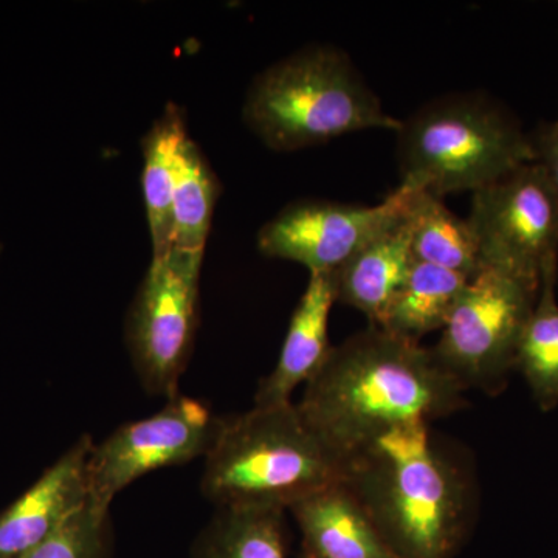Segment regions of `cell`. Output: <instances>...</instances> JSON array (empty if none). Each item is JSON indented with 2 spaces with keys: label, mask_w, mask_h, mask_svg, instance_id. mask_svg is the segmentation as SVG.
I'll list each match as a JSON object with an SVG mask.
<instances>
[{
  "label": "cell",
  "mask_w": 558,
  "mask_h": 558,
  "mask_svg": "<svg viewBox=\"0 0 558 558\" xmlns=\"http://www.w3.org/2000/svg\"><path fill=\"white\" fill-rule=\"evenodd\" d=\"M465 395L432 348L369 325L332 348L296 409L344 462L389 429L468 409Z\"/></svg>",
  "instance_id": "obj_1"
},
{
  "label": "cell",
  "mask_w": 558,
  "mask_h": 558,
  "mask_svg": "<svg viewBox=\"0 0 558 558\" xmlns=\"http://www.w3.org/2000/svg\"><path fill=\"white\" fill-rule=\"evenodd\" d=\"M343 483L399 558H457L478 519L472 469L425 422L389 429L354 451Z\"/></svg>",
  "instance_id": "obj_2"
},
{
  "label": "cell",
  "mask_w": 558,
  "mask_h": 558,
  "mask_svg": "<svg viewBox=\"0 0 558 558\" xmlns=\"http://www.w3.org/2000/svg\"><path fill=\"white\" fill-rule=\"evenodd\" d=\"M242 119L275 153L325 145L352 132L400 128L347 51L332 44H310L258 73Z\"/></svg>",
  "instance_id": "obj_3"
},
{
  "label": "cell",
  "mask_w": 558,
  "mask_h": 558,
  "mask_svg": "<svg viewBox=\"0 0 558 558\" xmlns=\"http://www.w3.org/2000/svg\"><path fill=\"white\" fill-rule=\"evenodd\" d=\"M201 490L215 508L289 510L343 481L344 462L304 422L296 403L222 417L204 458Z\"/></svg>",
  "instance_id": "obj_4"
},
{
  "label": "cell",
  "mask_w": 558,
  "mask_h": 558,
  "mask_svg": "<svg viewBox=\"0 0 558 558\" xmlns=\"http://www.w3.org/2000/svg\"><path fill=\"white\" fill-rule=\"evenodd\" d=\"M402 182L435 194L475 193L535 161L531 134L486 92L433 98L396 131Z\"/></svg>",
  "instance_id": "obj_5"
},
{
  "label": "cell",
  "mask_w": 558,
  "mask_h": 558,
  "mask_svg": "<svg viewBox=\"0 0 558 558\" xmlns=\"http://www.w3.org/2000/svg\"><path fill=\"white\" fill-rule=\"evenodd\" d=\"M539 286L483 269L470 279L433 354L459 385L499 396L517 369L521 337Z\"/></svg>",
  "instance_id": "obj_6"
},
{
  "label": "cell",
  "mask_w": 558,
  "mask_h": 558,
  "mask_svg": "<svg viewBox=\"0 0 558 558\" xmlns=\"http://www.w3.org/2000/svg\"><path fill=\"white\" fill-rule=\"evenodd\" d=\"M202 260L204 255L178 248L153 258L128 311L124 341L148 395H180L199 329Z\"/></svg>",
  "instance_id": "obj_7"
},
{
  "label": "cell",
  "mask_w": 558,
  "mask_h": 558,
  "mask_svg": "<svg viewBox=\"0 0 558 558\" xmlns=\"http://www.w3.org/2000/svg\"><path fill=\"white\" fill-rule=\"evenodd\" d=\"M468 220L483 269L538 288L546 264L558 258L557 202L537 161L472 193Z\"/></svg>",
  "instance_id": "obj_8"
},
{
  "label": "cell",
  "mask_w": 558,
  "mask_h": 558,
  "mask_svg": "<svg viewBox=\"0 0 558 558\" xmlns=\"http://www.w3.org/2000/svg\"><path fill=\"white\" fill-rule=\"evenodd\" d=\"M220 424L222 417L207 403L178 395L159 413L121 425L90 451L89 502L110 509L113 498L142 476L207 457Z\"/></svg>",
  "instance_id": "obj_9"
},
{
  "label": "cell",
  "mask_w": 558,
  "mask_h": 558,
  "mask_svg": "<svg viewBox=\"0 0 558 558\" xmlns=\"http://www.w3.org/2000/svg\"><path fill=\"white\" fill-rule=\"evenodd\" d=\"M410 191V185L400 183L377 205L326 199L292 202L260 227L259 252L267 258L299 263L310 274L336 271L398 215Z\"/></svg>",
  "instance_id": "obj_10"
},
{
  "label": "cell",
  "mask_w": 558,
  "mask_h": 558,
  "mask_svg": "<svg viewBox=\"0 0 558 558\" xmlns=\"http://www.w3.org/2000/svg\"><path fill=\"white\" fill-rule=\"evenodd\" d=\"M94 446L90 435H81L35 484L0 512V558L24 557L86 506L87 462Z\"/></svg>",
  "instance_id": "obj_11"
},
{
  "label": "cell",
  "mask_w": 558,
  "mask_h": 558,
  "mask_svg": "<svg viewBox=\"0 0 558 558\" xmlns=\"http://www.w3.org/2000/svg\"><path fill=\"white\" fill-rule=\"evenodd\" d=\"M336 299L332 271L311 274L292 317L277 365L259 381L255 407L292 403L295 389L322 369L333 344L329 340V315Z\"/></svg>",
  "instance_id": "obj_12"
},
{
  "label": "cell",
  "mask_w": 558,
  "mask_h": 558,
  "mask_svg": "<svg viewBox=\"0 0 558 558\" xmlns=\"http://www.w3.org/2000/svg\"><path fill=\"white\" fill-rule=\"evenodd\" d=\"M409 199L398 215L332 271L337 303L362 312L373 326L380 325L389 301L414 263L407 218Z\"/></svg>",
  "instance_id": "obj_13"
},
{
  "label": "cell",
  "mask_w": 558,
  "mask_h": 558,
  "mask_svg": "<svg viewBox=\"0 0 558 558\" xmlns=\"http://www.w3.org/2000/svg\"><path fill=\"white\" fill-rule=\"evenodd\" d=\"M311 558H399L343 481L290 506Z\"/></svg>",
  "instance_id": "obj_14"
},
{
  "label": "cell",
  "mask_w": 558,
  "mask_h": 558,
  "mask_svg": "<svg viewBox=\"0 0 558 558\" xmlns=\"http://www.w3.org/2000/svg\"><path fill=\"white\" fill-rule=\"evenodd\" d=\"M189 137L183 109L170 102L142 140V190L153 242V258H163L172 250L175 168L180 149Z\"/></svg>",
  "instance_id": "obj_15"
},
{
  "label": "cell",
  "mask_w": 558,
  "mask_h": 558,
  "mask_svg": "<svg viewBox=\"0 0 558 558\" xmlns=\"http://www.w3.org/2000/svg\"><path fill=\"white\" fill-rule=\"evenodd\" d=\"M469 281L470 278L457 271L414 259L409 275L389 301L379 328L413 341L440 332Z\"/></svg>",
  "instance_id": "obj_16"
},
{
  "label": "cell",
  "mask_w": 558,
  "mask_h": 558,
  "mask_svg": "<svg viewBox=\"0 0 558 558\" xmlns=\"http://www.w3.org/2000/svg\"><path fill=\"white\" fill-rule=\"evenodd\" d=\"M407 218L414 259L470 279L483 270L478 242L469 220L454 215L440 197L413 186Z\"/></svg>",
  "instance_id": "obj_17"
},
{
  "label": "cell",
  "mask_w": 558,
  "mask_h": 558,
  "mask_svg": "<svg viewBox=\"0 0 558 558\" xmlns=\"http://www.w3.org/2000/svg\"><path fill=\"white\" fill-rule=\"evenodd\" d=\"M288 510L226 506L202 531L194 558H289Z\"/></svg>",
  "instance_id": "obj_18"
},
{
  "label": "cell",
  "mask_w": 558,
  "mask_h": 558,
  "mask_svg": "<svg viewBox=\"0 0 558 558\" xmlns=\"http://www.w3.org/2000/svg\"><path fill=\"white\" fill-rule=\"evenodd\" d=\"M558 258L545 266L537 301L521 337L517 369L543 413L558 407Z\"/></svg>",
  "instance_id": "obj_19"
},
{
  "label": "cell",
  "mask_w": 558,
  "mask_h": 558,
  "mask_svg": "<svg viewBox=\"0 0 558 558\" xmlns=\"http://www.w3.org/2000/svg\"><path fill=\"white\" fill-rule=\"evenodd\" d=\"M222 186L201 146L186 138L179 153L172 194V248L204 255Z\"/></svg>",
  "instance_id": "obj_20"
},
{
  "label": "cell",
  "mask_w": 558,
  "mask_h": 558,
  "mask_svg": "<svg viewBox=\"0 0 558 558\" xmlns=\"http://www.w3.org/2000/svg\"><path fill=\"white\" fill-rule=\"evenodd\" d=\"M22 558H112L110 509L87 499L83 509Z\"/></svg>",
  "instance_id": "obj_21"
},
{
  "label": "cell",
  "mask_w": 558,
  "mask_h": 558,
  "mask_svg": "<svg viewBox=\"0 0 558 558\" xmlns=\"http://www.w3.org/2000/svg\"><path fill=\"white\" fill-rule=\"evenodd\" d=\"M535 150V161L542 165L556 197L558 208V119L543 121L531 134Z\"/></svg>",
  "instance_id": "obj_22"
},
{
  "label": "cell",
  "mask_w": 558,
  "mask_h": 558,
  "mask_svg": "<svg viewBox=\"0 0 558 558\" xmlns=\"http://www.w3.org/2000/svg\"><path fill=\"white\" fill-rule=\"evenodd\" d=\"M299 558H311L310 556H306V554L301 550Z\"/></svg>",
  "instance_id": "obj_23"
},
{
  "label": "cell",
  "mask_w": 558,
  "mask_h": 558,
  "mask_svg": "<svg viewBox=\"0 0 558 558\" xmlns=\"http://www.w3.org/2000/svg\"><path fill=\"white\" fill-rule=\"evenodd\" d=\"M0 255H2V242H0Z\"/></svg>",
  "instance_id": "obj_24"
}]
</instances>
